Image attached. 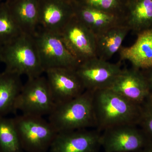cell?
Returning <instances> with one entry per match:
<instances>
[{"label": "cell", "mask_w": 152, "mask_h": 152, "mask_svg": "<svg viewBox=\"0 0 152 152\" xmlns=\"http://www.w3.org/2000/svg\"><path fill=\"white\" fill-rule=\"evenodd\" d=\"M96 129L101 132L118 126H138L141 105L125 99L110 88L94 91Z\"/></svg>", "instance_id": "obj_1"}, {"label": "cell", "mask_w": 152, "mask_h": 152, "mask_svg": "<svg viewBox=\"0 0 152 152\" xmlns=\"http://www.w3.org/2000/svg\"><path fill=\"white\" fill-rule=\"evenodd\" d=\"M94 92L86 90L72 99L56 105L48 121L58 133L95 128Z\"/></svg>", "instance_id": "obj_2"}, {"label": "cell", "mask_w": 152, "mask_h": 152, "mask_svg": "<svg viewBox=\"0 0 152 152\" xmlns=\"http://www.w3.org/2000/svg\"><path fill=\"white\" fill-rule=\"evenodd\" d=\"M0 62L4 64L5 71L26 75L28 79L39 77L45 73L34 37L25 34L2 46Z\"/></svg>", "instance_id": "obj_3"}, {"label": "cell", "mask_w": 152, "mask_h": 152, "mask_svg": "<svg viewBox=\"0 0 152 152\" xmlns=\"http://www.w3.org/2000/svg\"><path fill=\"white\" fill-rule=\"evenodd\" d=\"M22 149L27 152H47L58 133L43 117L21 115L13 118Z\"/></svg>", "instance_id": "obj_4"}, {"label": "cell", "mask_w": 152, "mask_h": 152, "mask_svg": "<svg viewBox=\"0 0 152 152\" xmlns=\"http://www.w3.org/2000/svg\"><path fill=\"white\" fill-rule=\"evenodd\" d=\"M56 104L46 77L41 75L28 79L23 85L14 107L15 113L43 117L53 111Z\"/></svg>", "instance_id": "obj_5"}, {"label": "cell", "mask_w": 152, "mask_h": 152, "mask_svg": "<svg viewBox=\"0 0 152 152\" xmlns=\"http://www.w3.org/2000/svg\"><path fill=\"white\" fill-rule=\"evenodd\" d=\"M34 37L45 73L53 68L75 69L78 66L80 63L69 50L61 34L39 29Z\"/></svg>", "instance_id": "obj_6"}, {"label": "cell", "mask_w": 152, "mask_h": 152, "mask_svg": "<svg viewBox=\"0 0 152 152\" xmlns=\"http://www.w3.org/2000/svg\"><path fill=\"white\" fill-rule=\"evenodd\" d=\"M75 70L85 91L94 92L109 88L123 69L120 63L96 57L80 63Z\"/></svg>", "instance_id": "obj_7"}, {"label": "cell", "mask_w": 152, "mask_h": 152, "mask_svg": "<svg viewBox=\"0 0 152 152\" xmlns=\"http://www.w3.org/2000/svg\"><path fill=\"white\" fill-rule=\"evenodd\" d=\"M69 50L79 63L97 57L96 36L75 16L61 34Z\"/></svg>", "instance_id": "obj_8"}, {"label": "cell", "mask_w": 152, "mask_h": 152, "mask_svg": "<svg viewBox=\"0 0 152 152\" xmlns=\"http://www.w3.org/2000/svg\"><path fill=\"white\" fill-rule=\"evenodd\" d=\"M102 132L101 145L104 152H140L148 144L136 125L118 126Z\"/></svg>", "instance_id": "obj_9"}, {"label": "cell", "mask_w": 152, "mask_h": 152, "mask_svg": "<svg viewBox=\"0 0 152 152\" xmlns=\"http://www.w3.org/2000/svg\"><path fill=\"white\" fill-rule=\"evenodd\" d=\"M75 16L71 0H39V28L59 34Z\"/></svg>", "instance_id": "obj_10"}, {"label": "cell", "mask_w": 152, "mask_h": 152, "mask_svg": "<svg viewBox=\"0 0 152 152\" xmlns=\"http://www.w3.org/2000/svg\"><path fill=\"white\" fill-rule=\"evenodd\" d=\"M45 73L56 105L71 100L85 91L73 69L53 68L47 70Z\"/></svg>", "instance_id": "obj_11"}, {"label": "cell", "mask_w": 152, "mask_h": 152, "mask_svg": "<svg viewBox=\"0 0 152 152\" xmlns=\"http://www.w3.org/2000/svg\"><path fill=\"white\" fill-rule=\"evenodd\" d=\"M101 133L88 129L58 133L50 152H99Z\"/></svg>", "instance_id": "obj_12"}, {"label": "cell", "mask_w": 152, "mask_h": 152, "mask_svg": "<svg viewBox=\"0 0 152 152\" xmlns=\"http://www.w3.org/2000/svg\"><path fill=\"white\" fill-rule=\"evenodd\" d=\"M109 88L140 106L149 97L151 92L142 71L134 67L123 69Z\"/></svg>", "instance_id": "obj_13"}, {"label": "cell", "mask_w": 152, "mask_h": 152, "mask_svg": "<svg viewBox=\"0 0 152 152\" xmlns=\"http://www.w3.org/2000/svg\"><path fill=\"white\" fill-rule=\"evenodd\" d=\"M137 36L132 45L120 49V58L129 61L136 69H149L152 68V28L139 33Z\"/></svg>", "instance_id": "obj_14"}, {"label": "cell", "mask_w": 152, "mask_h": 152, "mask_svg": "<svg viewBox=\"0 0 152 152\" xmlns=\"http://www.w3.org/2000/svg\"><path fill=\"white\" fill-rule=\"evenodd\" d=\"M39 0H11L6 2L12 16L23 34L33 37L39 28Z\"/></svg>", "instance_id": "obj_15"}, {"label": "cell", "mask_w": 152, "mask_h": 152, "mask_svg": "<svg viewBox=\"0 0 152 152\" xmlns=\"http://www.w3.org/2000/svg\"><path fill=\"white\" fill-rule=\"evenodd\" d=\"M75 16L91 30L95 35L119 25H125L124 18L81 5L72 1Z\"/></svg>", "instance_id": "obj_16"}, {"label": "cell", "mask_w": 152, "mask_h": 152, "mask_svg": "<svg viewBox=\"0 0 152 152\" xmlns=\"http://www.w3.org/2000/svg\"><path fill=\"white\" fill-rule=\"evenodd\" d=\"M125 25L135 34L152 28V0H130Z\"/></svg>", "instance_id": "obj_17"}, {"label": "cell", "mask_w": 152, "mask_h": 152, "mask_svg": "<svg viewBox=\"0 0 152 152\" xmlns=\"http://www.w3.org/2000/svg\"><path fill=\"white\" fill-rule=\"evenodd\" d=\"M130 31L126 25L114 27L96 35L97 56L108 61L122 47L125 38Z\"/></svg>", "instance_id": "obj_18"}, {"label": "cell", "mask_w": 152, "mask_h": 152, "mask_svg": "<svg viewBox=\"0 0 152 152\" xmlns=\"http://www.w3.org/2000/svg\"><path fill=\"white\" fill-rule=\"evenodd\" d=\"M23 86L21 76L5 70L0 72V118L15 113V102Z\"/></svg>", "instance_id": "obj_19"}, {"label": "cell", "mask_w": 152, "mask_h": 152, "mask_svg": "<svg viewBox=\"0 0 152 152\" xmlns=\"http://www.w3.org/2000/svg\"><path fill=\"white\" fill-rule=\"evenodd\" d=\"M13 118H0V152H22Z\"/></svg>", "instance_id": "obj_20"}, {"label": "cell", "mask_w": 152, "mask_h": 152, "mask_svg": "<svg viewBox=\"0 0 152 152\" xmlns=\"http://www.w3.org/2000/svg\"><path fill=\"white\" fill-rule=\"evenodd\" d=\"M22 34L5 0L0 4V45L11 42Z\"/></svg>", "instance_id": "obj_21"}, {"label": "cell", "mask_w": 152, "mask_h": 152, "mask_svg": "<svg viewBox=\"0 0 152 152\" xmlns=\"http://www.w3.org/2000/svg\"><path fill=\"white\" fill-rule=\"evenodd\" d=\"M72 1L81 5L97 9L124 19V16L121 12L123 6L121 0H74Z\"/></svg>", "instance_id": "obj_22"}, {"label": "cell", "mask_w": 152, "mask_h": 152, "mask_svg": "<svg viewBox=\"0 0 152 152\" xmlns=\"http://www.w3.org/2000/svg\"><path fill=\"white\" fill-rule=\"evenodd\" d=\"M138 126H140L148 143L152 144V99L148 98L141 105L140 117Z\"/></svg>", "instance_id": "obj_23"}, {"label": "cell", "mask_w": 152, "mask_h": 152, "mask_svg": "<svg viewBox=\"0 0 152 152\" xmlns=\"http://www.w3.org/2000/svg\"><path fill=\"white\" fill-rule=\"evenodd\" d=\"M141 71L146 78L151 88V91L152 92V68Z\"/></svg>", "instance_id": "obj_24"}, {"label": "cell", "mask_w": 152, "mask_h": 152, "mask_svg": "<svg viewBox=\"0 0 152 152\" xmlns=\"http://www.w3.org/2000/svg\"><path fill=\"white\" fill-rule=\"evenodd\" d=\"M140 152H152V144H148Z\"/></svg>", "instance_id": "obj_25"}, {"label": "cell", "mask_w": 152, "mask_h": 152, "mask_svg": "<svg viewBox=\"0 0 152 152\" xmlns=\"http://www.w3.org/2000/svg\"><path fill=\"white\" fill-rule=\"evenodd\" d=\"M150 97H151V99H152V92L151 93V95H150Z\"/></svg>", "instance_id": "obj_26"}, {"label": "cell", "mask_w": 152, "mask_h": 152, "mask_svg": "<svg viewBox=\"0 0 152 152\" xmlns=\"http://www.w3.org/2000/svg\"><path fill=\"white\" fill-rule=\"evenodd\" d=\"M5 0H0V4H1V3L2 2L4 1Z\"/></svg>", "instance_id": "obj_27"}, {"label": "cell", "mask_w": 152, "mask_h": 152, "mask_svg": "<svg viewBox=\"0 0 152 152\" xmlns=\"http://www.w3.org/2000/svg\"><path fill=\"white\" fill-rule=\"evenodd\" d=\"M10 1H11V0H5L6 1H7V2H9Z\"/></svg>", "instance_id": "obj_28"}, {"label": "cell", "mask_w": 152, "mask_h": 152, "mask_svg": "<svg viewBox=\"0 0 152 152\" xmlns=\"http://www.w3.org/2000/svg\"><path fill=\"white\" fill-rule=\"evenodd\" d=\"M2 46L0 45V51H1V48Z\"/></svg>", "instance_id": "obj_29"}, {"label": "cell", "mask_w": 152, "mask_h": 152, "mask_svg": "<svg viewBox=\"0 0 152 152\" xmlns=\"http://www.w3.org/2000/svg\"><path fill=\"white\" fill-rule=\"evenodd\" d=\"M71 1H73V0H71Z\"/></svg>", "instance_id": "obj_30"}]
</instances>
